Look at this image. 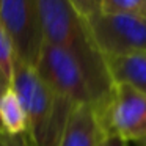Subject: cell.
<instances>
[{"label": "cell", "instance_id": "1", "mask_svg": "<svg viewBox=\"0 0 146 146\" xmlns=\"http://www.w3.org/2000/svg\"><path fill=\"white\" fill-rule=\"evenodd\" d=\"M46 44L60 47L79 63L91 91L93 107L99 110L107 102L113 82L107 63L96 47L86 19L71 0H36Z\"/></svg>", "mask_w": 146, "mask_h": 146}, {"label": "cell", "instance_id": "2", "mask_svg": "<svg viewBox=\"0 0 146 146\" xmlns=\"http://www.w3.org/2000/svg\"><path fill=\"white\" fill-rule=\"evenodd\" d=\"M10 86L17 94L27 119L33 146H58L64 124L76 105L57 98L36 68L14 58Z\"/></svg>", "mask_w": 146, "mask_h": 146}, {"label": "cell", "instance_id": "3", "mask_svg": "<svg viewBox=\"0 0 146 146\" xmlns=\"http://www.w3.org/2000/svg\"><path fill=\"white\" fill-rule=\"evenodd\" d=\"M104 135L124 141L146 137V96L126 83H113L107 102L96 110Z\"/></svg>", "mask_w": 146, "mask_h": 146}, {"label": "cell", "instance_id": "4", "mask_svg": "<svg viewBox=\"0 0 146 146\" xmlns=\"http://www.w3.org/2000/svg\"><path fill=\"white\" fill-rule=\"evenodd\" d=\"M86 24L104 58L146 52V17L96 13Z\"/></svg>", "mask_w": 146, "mask_h": 146}, {"label": "cell", "instance_id": "5", "mask_svg": "<svg viewBox=\"0 0 146 146\" xmlns=\"http://www.w3.org/2000/svg\"><path fill=\"white\" fill-rule=\"evenodd\" d=\"M0 24L11 41L14 58L36 68L44 46L36 0H0Z\"/></svg>", "mask_w": 146, "mask_h": 146}, {"label": "cell", "instance_id": "6", "mask_svg": "<svg viewBox=\"0 0 146 146\" xmlns=\"http://www.w3.org/2000/svg\"><path fill=\"white\" fill-rule=\"evenodd\" d=\"M36 71L57 98L72 105H93L91 91L85 76L76 58L66 50L44 42Z\"/></svg>", "mask_w": 146, "mask_h": 146}, {"label": "cell", "instance_id": "7", "mask_svg": "<svg viewBox=\"0 0 146 146\" xmlns=\"http://www.w3.org/2000/svg\"><path fill=\"white\" fill-rule=\"evenodd\" d=\"M104 138L96 110L91 104H80L71 110L58 146H99Z\"/></svg>", "mask_w": 146, "mask_h": 146}, {"label": "cell", "instance_id": "8", "mask_svg": "<svg viewBox=\"0 0 146 146\" xmlns=\"http://www.w3.org/2000/svg\"><path fill=\"white\" fill-rule=\"evenodd\" d=\"M113 83H126L146 96V52L105 58Z\"/></svg>", "mask_w": 146, "mask_h": 146}, {"label": "cell", "instance_id": "9", "mask_svg": "<svg viewBox=\"0 0 146 146\" xmlns=\"http://www.w3.org/2000/svg\"><path fill=\"white\" fill-rule=\"evenodd\" d=\"M0 132L11 137L29 132L25 110L10 85L0 93Z\"/></svg>", "mask_w": 146, "mask_h": 146}, {"label": "cell", "instance_id": "10", "mask_svg": "<svg viewBox=\"0 0 146 146\" xmlns=\"http://www.w3.org/2000/svg\"><path fill=\"white\" fill-rule=\"evenodd\" d=\"M101 13L146 17V0H101Z\"/></svg>", "mask_w": 146, "mask_h": 146}, {"label": "cell", "instance_id": "11", "mask_svg": "<svg viewBox=\"0 0 146 146\" xmlns=\"http://www.w3.org/2000/svg\"><path fill=\"white\" fill-rule=\"evenodd\" d=\"M13 63H14L13 46H11V41L8 38L7 32L0 24V74L8 85H10L11 72H13Z\"/></svg>", "mask_w": 146, "mask_h": 146}, {"label": "cell", "instance_id": "12", "mask_svg": "<svg viewBox=\"0 0 146 146\" xmlns=\"http://www.w3.org/2000/svg\"><path fill=\"white\" fill-rule=\"evenodd\" d=\"M0 146H33L32 140H30L29 133H22V135H5L0 133Z\"/></svg>", "mask_w": 146, "mask_h": 146}, {"label": "cell", "instance_id": "13", "mask_svg": "<svg viewBox=\"0 0 146 146\" xmlns=\"http://www.w3.org/2000/svg\"><path fill=\"white\" fill-rule=\"evenodd\" d=\"M99 146H127V143L115 135H104Z\"/></svg>", "mask_w": 146, "mask_h": 146}, {"label": "cell", "instance_id": "14", "mask_svg": "<svg viewBox=\"0 0 146 146\" xmlns=\"http://www.w3.org/2000/svg\"><path fill=\"white\" fill-rule=\"evenodd\" d=\"M7 86H8V83L5 82V79H3V77H2V74H0V93L3 91V90L7 88Z\"/></svg>", "mask_w": 146, "mask_h": 146}, {"label": "cell", "instance_id": "15", "mask_svg": "<svg viewBox=\"0 0 146 146\" xmlns=\"http://www.w3.org/2000/svg\"><path fill=\"white\" fill-rule=\"evenodd\" d=\"M138 146H146V137H143V138L138 141Z\"/></svg>", "mask_w": 146, "mask_h": 146}, {"label": "cell", "instance_id": "16", "mask_svg": "<svg viewBox=\"0 0 146 146\" xmlns=\"http://www.w3.org/2000/svg\"><path fill=\"white\" fill-rule=\"evenodd\" d=\"M0 133H2V132H0Z\"/></svg>", "mask_w": 146, "mask_h": 146}]
</instances>
